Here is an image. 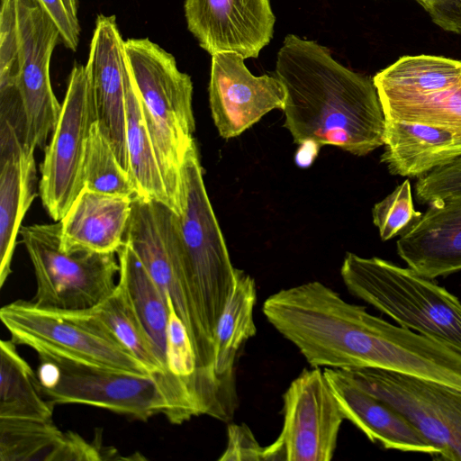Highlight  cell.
I'll return each mask as SVG.
<instances>
[{"instance_id":"1","label":"cell","mask_w":461,"mask_h":461,"mask_svg":"<svg viewBox=\"0 0 461 461\" xmlns=\"http://www.w3.org/2000/svg\"><path fill=\"white\" fill-rule=\"evenodd\" d=\"M276 76L285 88L284 126L294 143L314 141L357 156L384 146L385 118L373 79L336 61L328 48L288 34Z\"/></svg>"},{"instance_id":"2","label":"cell","mask_w":461,"mask_h":461,"mask_svg":"<svg viewBox=\"0 0 461 461\" xmlns=\"http://www.w3.org/2000/svg\"><path fill=\"white\" fill-rule=\"evenodd\" d=\"M60 32L39 0H1L0 93L19 99L25 144L45 149L60 115L51 86L52 52Z\"/></svg>"},{"instance_id":"3","label":"cell","mask_w":461,"mask_h":461,"mask_svg":"<svg viewBox=\"0 0 461 461\" xmlns=\"http://www.w3.org/2000/svg\"><path fill=\"white\" fill-rule=\"evenodd\" d=\"M124 53L172 209L180 214L183 165L195 143L191 77L178 69L172 54L148 38L124 41Z\"/></svg>"},{"instance_id":"4","label":"cell","mask_w":461,"mask_h":461,"mask_svg":"<svg viewBox=\"0 0 461 461\" xmlns=\"http://www.w3.org/2000/svg\"><path fill=\"white\" fill-rule=\"evenodd\" d=\"M41 361L38 387L53 405H90L143 420L163 414L174 424L200 415L194 394L178 378L117 372L56 359Z\"/></svg>"},{"instance_id":"5","label":"cell","mask_w":461,"mask_h":461,"mask_svg":"<svg viewBox=\"0 0 461 461\" xmlns=\"http://www.w3.org/2000/svg\"><path fill=\"white\" fill-rule=\"evenodd\" d=\"M340 275L354 296L461 354V302L434 279L409 267L354 253H347Z\"/></svg>"},{"instance_id":"6","label":"cell","mask_w":461,"mask_h":461,"mask_svg":"<svg viewBox=\"0 0 461 461\" xmlns=\"http://www.w3.org/2000/svg\"><path fill=\"white\" fill-rule=\"evenodd\" d=\"M176 213L167 204L134 196L125 241L183 321L195 355V383L203 392L221 386L214 371L215 347L195 305L177 229Z\"/></svg>"},{"instance_id":"7","label":"cell","mask_w":461,"mask_h":461,"mask_svg":"<svg viewBox=\"0 0 461 461\" xmlns=\"http://www.w3.org/2000/svg\"><path fill=\"white\" fill-rule=\"evenodd\" d=\"M0 319L16 344L41 360L135 375H153L91 310L67 311L19 300L0 309Z\"/></svg>"},{"instance_id":"8","label":"cell","mask_w":461,"mask_h":461,"mask_svg":"<svg viewBox=\"0 0 461 461\" xmlns=\"http://www.w3.org/2000/svg\"><path fill=\"white\" fill-rule=\"evenodd\" d=\"M184 201L176 215L192 294L203 329L215 347L220 317L235 283V271L205 189L194 143L183 165Z\"/></svg>"},{"instance_id":"9","label":"cell","mask_w":461,"mask_h":461,"mask_svg":"<svg viewBox=\"0 0 461 461\" xmlns=\"http://www.w3.org/2000/svg\"><path fill=\"white\" fill-rule=\"evenodd\" d=\"M19 235L33 267L37 305L86 311L115 290L120 265L114 252L63 250L59 222L22 226Z\"/></svg>"},{"instance_id":"10","label":"cell","mask_w":461,"mask_h":461,"mask_svg":"<svg viewBox=\"0 0 461 461\" xmlns=\"http://www.w3.org/2000/svg\"><path fill=\"white\" fill-rule=\"evenodd\" d=\"M359 387L401 412L438 449L461 461V391L374 367L343 370Z\"/></svg>"},{"instance_id":"11","label":"cell","mask_w":461,"mask_h":461,"mask_svg":"<svg viewBox=\"0 0 461 461\" xmlns=\"http://www.w3.org/2000/svg\"><path fill=\"white\" fill-rule=\"evenodd\" d=\"M95 121L96 110L86 66L76 64L69 76L58 124L44 149L40 166V196L54 221L63 218L84 188L86 143Z\"/></svg>"},{"instance_id":"12","label":"cell","mask_w":461,"mask_h":461,"mask_svg":"<svg viewBox=\"0 0 461 461\" xmlns=\"http://www.w3.org/2000/svg\"><path fill=\"white\" fill-rule=\"evenodd\" d=\"M283 399V427L265 447L263 460L330 461L346 419L324 372L320 367L303 370Z\"/></svg>"},{"instance_id":"13","label":"cell","mask_w":461,"mask_h":461,"mask_svg":"<svg viewBox=\"0 0 461 461\" xmlns=\"http://www.w3.org/2000/svg\"><path fill=\"white\" fill-rule=\"evenodd\" d=\"M235 52L212 55L209 101L214 124L224 139L240 135L265 114L283 109L286 92L276 76L256 77Z\"/></svg>"},{"instance_id":"14","label":"cell","mask_w":461,"mask_h":461,"mask_svg":"<svg viewBox=\"0 0 461 461\" xmlns=\"http://www.w3.org/2000/svg\"><path fill=\"white\" fill-rule=\"evenodd\" d=\"M187 28L211 55L235 52L258 58L273 36L270 0H185Z\"/></svg>"},{"instance_id":"15","label":"cell","mask_w":461,"mask_h":461,"mask_svg":"<svg viewBox=\"0 0 461 461\" xmlns=\"http://www.w3.org/2000/svg\"><path fill=\"white\" fill-rule=\"evenodd\" d=\"M86 68L97 122L121 165L130 173L126 142L124 41L114 15L97 16Z\"/></svg>"},{"instance_id":"16","label":"cell","mask_w":461,"mask_h":461,"mask_svg":"<svg viewBox=\"0 0 461 461\" xmlns=\"http://www.w3.org/2000/svg\"><path fill=\"white\" fill-rule=\"evenodd\" d=\"M33 149L25 144L19 122L0 115V286L11 263L22 221L37 196Z\"/></svg>"},{"instance_id":"17","label":"cell","mask_w":461,"mask_h":461,"mask_svg":"<svg viewBox=\"0 0 461 461\" xmlns=\"http://www.w3.org/2000/svg\"><path fill=\"white\" fill-rule=\"evenodd\" d=\"M396 249L410 268L427 278L461 271V194L430 203Z\"/></svg>"},{"instance_id":"18","label":"cell","mask_w":461,"mask_h":461,"mask_svg":"<svg viewBox=\"0 0 461 461\" xmlns=\"http://www.w3.org/2000/svg\"><path fill=\"white\" fill-rule=\"evenodd\" d=\"M323 372L345 419L371 442L385 449L437 457L438 449L401 412L363 390L343 370L325 368Z\"/></svg>"},{"instance_id":"19","label":"cell","mask_w":461,"mask_h":461,"mask_svg":"<svg viewBox=\"0 0 461 461\" xmlns=\"http://www.w3.org/2000/svg\"><path fill=\"white\" fill-rule=\"evenodd\" d=\"M132 198L83 188L60 225V248L67 252L117 253L125 241Z\"/></svg>"},{"instance_id":"20","label":"cell","mask_w":461,"mask_h":461,"mask_svg":"<svg viewBox=\"0 0 461 461\" xmlns=\"http://www.w3.org/2000/svg\"><path fill=\"white\" fill-rule=\"evenodd\" d=\"M384 146L381 162L390 174L420 177L461 157V132L385 119Z\"/></svg>"},{"instance_id":"21","label":"cell","mask_w":461,"mask_h":461,"mask_svg":"<svg viewBox=\"0 0 461 461\" xmlns=\"http://www.w3.org/2000/svg\"><path fill=\"white\" fill-rule=\"evenodd\" d=\"M256 301L254 279L243 270L236 268L234 287L216 328L214 361L216 375L235 393L237 358L244 344L257 332L253 320Z\"/></svg>"},{"instance_id":"22","label":"cell","mask_w":461,"mask_h":461,"mask_svg":"<svg viewBox=\"0 0 461 461\" xmlns=\"http://www.w3.org/2000/svg\"><path fill=\"white\" fill-rule=\"evenodd\" d=\"M116 254L120 265L118 282L126 291L162 365L171 374L167 359L168 303L128 242L124 241Z\"/></svg>"},{"instance_id":"23","label":"cell","mask_w":461,"mask_h":461,"mask_svg":"<svg viewBox=\"0 0 461 461\" xmlns=\"http://www.w3.org/2000/svg\"><path fill=\"white\" fill-rule=\"evenodd\" d=\"M378 97L429 94L461 86V60L434 55L403 56L373 77Z\"/></svg>"},{"instance_id":"24","label":"cell","mask_w":461,"mask_h":461,"mask_svg":"<svg viewBox=\"0 0 461 461\" xmlns=\"http://www.w3.org/2000/svg\"><path fill=\"white\" fill-rule=\"evenodd\" d=\"M124 87L127 151L130 175L137 189L136 195L163 203L172 209L126 58Z\"/></svg>"},{"instance_id":"25","label":"cell","mask_w":461,"mask_h":461,"mask_svg":"<svg viewBox=\"0 0 461 461\" xmlns=\"http://www.w3.org/2000/svg\"><path fill=\"white\" fill-rule=\"evenodd\" d=\"M12 339L0 341V419L50 420L53 404L41 393L37 375Z\"/></svg>"},{"instance_id":"26","label":"cell","mask_w":461,"mask_h":461,"mask_svg":"<svg viewBox=\"0 0 461 461\" xmlns=\"http://www.w3.org/2000/svg\"><path fill=\"white\" fill-rule=\"evenodd\" d=\"M65 440L51 420L0 419L1 461H60Z\"/></svg>"},{"instance_id":"27","label":"cell","mask_w":461,"mask_h":461,"mask_svg":"<svg viewBox=\"0 0 461 461\" xmlns=\"http://www.w3.org/2000/svg\"><path fill=\"white\" fill-rule=\"evenodd\" d=\"M90 310L151 374L176 377L162 365L119 282L107 298Z\"/></svg>"},{"instance_id":"28","label":"cell","mask_w":461,"mask_h":461,"mask_svg":"<svg viewBox=\"0 0 461 461\" xmlns=\"http://www.w3.org/2000/svg\"><path fill=\"white\" fill-rule=\"evenodd\" d=\"M379 100L385 119L418 122L461 132V86Z\"/></svg>"},{"instance_id":"29","label":"cell","mask_w":461,"mask_h":461,"mask_svg":"<svg viewBox=\"0 0 461 461\" xmlns=\"http://www.w3.org/2000/svg\"><path fill=\"white\" fill-rule=\"evenodd\" d=\"M82 180L84 188L91 191L130 197L137 194L130 173L121 165L97 121L91 125L86 140Z\"/></svg>"},{"instance_id":"30","label":"cell","mask_w":461,"mask_h":461,"mask_svg":"<svg viewBox=\"0 0 461 461\" xmlns=\"http://www.w3.org/2000/svg\"><path fill=\"white\" fill-rule=\"evenodd\" d=\"M421 215L414 208L409 179L404 180L372 209L373 222L383 241L402 234Z\"/></svg>"},{"instance_id":"31","label":"cell","mask_w":461,"mask_h":461,"mask_svg":"<svg viewBox=\"0 0 461 461\" xmlns=\"http://www.w3.org/2000/svg\"><path fill=\"white\" fill-rule=\"evenodd\" d=\"M168 305L169 319L167 339V368L173 375L181 379L188 385L201 408L196 393V360L193 346L185 326L176 314L169 301Z\"/></svg>"},{"instance_id":"32","label":"cell","mask_w":461,"mask_h":461,"mask_svg":"<svg viewBox=\"0 0 461 461\" xmlns=\"http://www.w3.org/2000/svg\"><path fill=\"white\" fill-rule=\"evenodd\" d=\"M415 194L420 203L461 194V157L420 176L415 185Z\"/></svg>"},{"instance_id":"33","label":"cell","mask_w":461,"mask_h":461,"mask_svg":"<svg viewBox=\"0 0 461 461\" xmlns=\"http://www.w3.org/2000/svg\"><path fill=\"white\" fill-rule=\"evenodd\" d=\"M227 446L221 461H262L265 447H261L250 429L245 424L228 427Z\"/></svg>"},{"instance_id":"34","label":"cell","mask_w":461,"mask_h":461,"mask_svg":"<svg viewBox=\"0 0 461 461\" xmlns=\"http://www.w3.org/2000/svg\"><path fill=\"white\" fill-rule=\"evenodd\" d=\"M57 24L62 43L69 50H76L80 37L78 18L72 16L63 0H39Z\"/></svg>"},{"instance_id":"35","label":"cell","mask_w":461,"mask_h":461,"mask_svg":"<svg viewBox=\"0 0 461 461\" xmlns=\"http://www.w3.org/2000/svg\"><path fill=\"white\" fill-rule=\"evenodd\" d=\"M426 12L444 31L461 34V0H431Z\"/></svg>"},{"instance_id":"36","label":"cell","mask_w":461,"mask_h":461,"mask_svg":"<svg viewBox=\"0 0 461 461\" xmlns=\"http://www.w3.org/2000/svg\"><path fill=\"white\" fill-rule=\"evenodd\" d=\"M321 146L314 141L299 144L295 153V163L301 167H308L314 161Z\"/></svg>"},{"instance_id":"37","label":"cell","mask_w":461,"mask_h":461,"mask_svg":"<svg viewBox=\"0 0 461 461\" xmlns=\"http://www.w3.org/2000/svg\"><path fill=\"white\" fill-rule=\"evenodd\" d=\"M69 14L77 18L78 0H63Z\"/></svg>"},{"instance_id":"38","label":"cell","mask_w":461,"mask_h":461,"mask_svg":"<svg viewBox=\"0 0 461 461\" xmlns=\"http://www.w3.org/2000/svg\"><path fill=\"white\" fill-rule=\"evenodd\" d=\"M414 1L419 3L425 9V11L428 10V8L429 7V5L431 3V0H414Z\"/></svg>"}]
</instances>
